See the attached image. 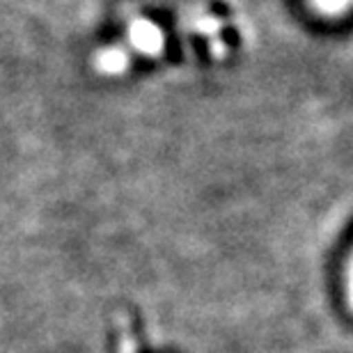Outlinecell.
<instances>
[{
  "label": "cell",
  "mask_w": 353,
  "mask_h": 353,
  "mask_svg": "<svg viewBox=\"0 0 353 353\" xmlns=\"http://www.w3.org/2000/svg\"><path fill=\"white\" fill-rule=\"evenodd\" d=\"M314 3L326 12H340L351 3V0H314Z\"/></svg>",
  "instance_id": "cell-3"
},
{
  "label": "cell",
  "mask_w": 353,
  "mask_h": 353,
  "mask_svg": "<svg viewBox=\"0 0 353 353\" xmlns=\"http://www.w3.org/2000/svg\"><path fill=\"white\" fill-rule=\"evenodd\" d=\"M131 41L140 53L145 55H159L163 48V37H161L159 28H154L147 21H138L131 28Z\"/></svg>",
  "instance_id": "cell-1"
},
{
  "label": "cell",
  "mask_w": 353,
  "mask_h": 353,
  "mask_svg": "<svg viewBox=\"0 0 353 353\" xmlns=\"http://www.w3.org/2000/svg\"><path fill=\"white\" fill-rule=\"evenodd\" d=\"M97 65L105 74H117L126 67V55L122 51H117V48H108V51H103L97 58Z\"/></svg>",
  "instance_id": "cell-2"
},
{
  "label": "cell",
  "mask_w": 353,
  "mask_h": 353,
  "mask_svg": "<svg viewBox=\"0 0 353 353\" xmlns=\"http://www.w3.org/2000/svg\"><path fill=\"white\" fill-rule=\"evenodd\" d=\"M349 303H351V310H353V257H351V264H349Z\"/></svg>",
  "instance_id": "cell-4"
}]
</instances>
